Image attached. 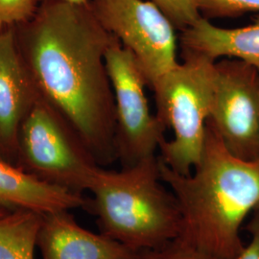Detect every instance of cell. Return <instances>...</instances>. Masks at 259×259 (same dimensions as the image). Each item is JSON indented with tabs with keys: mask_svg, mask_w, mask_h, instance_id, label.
<instances>
[{
	"mask_svg": "<svg viewBox=\"0 0 259 259\" xmlns=\"http://www.w3.org/2000/svg\"><path fill=\"white\" fill-rule=\"evenodd\" d=\"M14 30L40 97L74 128L100 166L116 160L115 107L106 65L114 37L90 4L41 2Z\"/></svg>",
	"mask_w": 259,
	"mask_h": 259,
	"instance_id": "obj_1",
	"label": "cell"
},
{
	"mask_svg": "<svg viewBox=\"0 0 259 259\" xmlns=\"http://www.w3.org/2000/svg\"><path fill=\"white\" fill-rule=\"evenodd\" d=\"M159 167L182 215L179 239L213 258H236L245 246L242 225L259 204V158L234 156L207 122L202 157L189 175L160 159Z\"/></svg>",
	"mask_w": 259,
	"mask_h": 259,
	"instance_id": "obj_2",
	"label": "cell"
},
{
	"mask_svg": "<svg viewBox=\"0 0 259 259\" xmlns=\"http://www.w3.org/2000/svg\"><path fill=\"white\" fill-rule=\"evenodd\" d=\"M87 207L100 232L137 252L155 250L182 234L176 198L162 181L159 158L149 157L119 171L99 167Z\"/></svg>",
	"mask_w": 259,
	"mask_h": 259,
	"instance_id": "obj_3",
	"label": "cell"
},
{
	"mask_svg": "<svg viewBox=\"0 0 259 259\" xmlns=\"http://www.w3.org/2000/svg\"><path fill=\"white\" fill-rule=\"evenodd\" d=\"M184 62L159 77L150 88L155 95L157 118L173 133L164 139L158 158L171 170L189 175L204 150L206 125L216 85V66L198 55H183Z\"/></svg>",
	"mask_w": 259,
	"mask_h": 259,
	"instance_id": "obj_4",
	"label": "cell"
},
{
	"mask_svg": "<svg viewBox=\"0 0 259 259\" xmlns=\"http://www.w3.org/2000/svg\"><path fill=\"white\" fill-rule=\"evenodd\" d=\"M17 165L81 194L100 167L74 128L40 96L19 128Z\"/></svg>",
	"mask_w": 259,
	"mask_h": 259,
	"instance_id": "obj_5",
	"label": "cell"
},
{
	"mask_svg": "<svg viewBox=\"0 0 259 259\" xmlns=\"http://www.w3.org/2000/svg\"><path fill=\"white\" fill-rule=\"evenodd\" d=\"M106 65L115 107L116 160L122 167L133 166L156 156L166 128L150 109L148 83L137 59L115 37L106 53Z\"/></svg>",
	"mask_w": 259,
	"mask_h": 259,
	"instance_id": "obj_6",
	"label": "cell"
},
{
	"mask_svg": "<svg viewBox=\"0 0 259 259\" xmlns=\"http://www.w3.org/2000/svg\"><path fill=\"white\" fill-rule=\"evenodd\" d=\"M93 15L135 56L149 88L180 63L176 27L151 0H90Z\"/></svg>",
	"mask_w": 259,
	"mask_h": 259,
	"instance_id": "obj_7",
	"label": "cell"
},
{
	"mask_svg": "<svg viewBox=\"0 0 259 259\" xmlns=\"http://www.w3.org/2000/svg\"><path fill=\"white\" fill-rule=\"evenodd\" d=\"M216 85L208 123L236 157L259 158V70L234 59L215 63Z\"/></svg>",
	"mask_w": 259,
	"mask_h": 259,
	"instance_id": "obj_8",
	"label": "cell"
},
{
	"mask_svg": "<svg viewBox=\"0 0 259 259\" xmlns=\"http://www.w3.org/2000/svg\"><path fill=\"white\" fill-rule=\"evenodd\" d=\"M39 93L20 55L14 28L0 30V157L17 164L21 124Z\"/></svg>",
	"mask_w": 259,
	"mask_h": 259,
	"instance_id": "obj_9",
	"label": "cell"
},
{
	"mask_svg": "<svg viewBox=\"0 0 259 259\" xmlns=\"http://www.w3.org/2000/svg\"><path fill=\"white\" fill-rule=\"evenodd\" d=\"M41 259H139L131 250L101 232L95 233L76 221L70 210L44 214L37 233Z\"/></svg>",
	"mask_w": 259,
	"mask_h": 259,
	"instance_id": "obj_10",
	"label": "cell"
},
{
	"mask_svg": "<svg viewBox=\"0 0 259 259\" xmlns=\"http://www.w3.org/2000/svg\"><path fill=\"white\" fill-rule=\"evenodd\" d=\"M87 204L83 194L49 184L0 157V208L44 215L87 207Z\"/></svg>",
	"mask_w": 259,
	"mask_h": 259,
	"instance_id": "obj_11",
	"label": "cell"
},
{
	"mask_svg": "<svg viewBox=\"0 0 259 259\" xmlns=\"http://www.w3.org/2000/svg\"><path fill=\"white\" fill-rule=\"evenodd\" d=\"M181 32L182 55L203 56L213 62L234 59L259 70V15L250 25L232 29L201 17Z\"/></svg>",
	"mask_w": 259,
	"mask_h": 259,
	"instance_id": "obj_12",
	"label": "cell"
},
{
	"mask_svg": "<svg viewBox=\"0 0 259 259\" xmlns=\"http://www.w3.org/2000/svg\"><path fill=\"white\" fill-rule=\"evenodd\" d=\"M42 215L26 210L0 217V259H35Z\"/></svg>",
	"mask_w": 259,
	"mask_h": 259,
	"instance_id": "obj_13",
	"label": "cell"
},
{
	"mask_svg": "<svg viewBox=\"0 0 259 259\" xmlns=\"http://www.w3.org/2000/svg\"><path fill=\"white\" fill-rule=\"evenodd\" d=\"M200 14L204 19L237 18L259 13V0H199Z\"/></svg>",
	"mask_w": 259,
	"mask_h": 259,
	"instance_id": "obj_14",
	"label": "cell"
},
{
	"mask_svg": "<svg viewBox=\"0 0 259 259\" xmlns=\"http://www.w3.org/2000/svg\"><path fill=\"white\" fill-rule=\"evenodd\" d=\"M161 10L177 30L183 31L192 25L202 16L199 0H151Z\"/></svg>",
	"mask_w": 259,
	"mask_h": 259,
	"instance_id": "obj_15",
	"label": "cell"
},
{
	"mask_svg": "<svg viewBox=\"0 0 259 259\" xmlns=\"http://www.w3.org/2000/svg\"><path fill=\"white\" fill-rule=\"evenodd\" d=\"M38 5V0H0V30L26 22L35 15Z\"/></svg>",
	"mask_w": 259,
	"mask_h": 259,
	"instance_id": "obj_16",
	"label": "cell"
},
{
	"mask_svg": "<svg viewBox=\"0 0 259 259\" xmlns=\"http://www.w3.org/2000/svg\"><path fill=\"white\" fill-rule=\"evenodd\" d=\"M139 259H215L180 239L165 246L140 252Z\"/></svg>",
	"mask_w": 259,
	"mask_h": 259,
	"instance_id": "obj_17",
	"label": "cell"
},
{
	"mask_svg": "<svg viewBox=\"0 0 259 259\" xmlns=\"http://www.w3.org/2000/svg\"><path fill=\"white\" fill-rule=\"evenodd\" d=\"M253 213L254 215L247 227L250 235V242L244 246L235 259H259V211Z\"/></svg>",
	"mask_w": 259,
	"mask_h": 259,
	"instance_id": "obj_18",
	"label": "cell"
},
{
	"mask_svg": "<svg viewBox=\"0 0 259 259\" xmlns=\"http://www.w3.org/2000/svg\"><path fill=\"white\" fill-rule=\"evenodd\" d=\"M46 1H62V2L71 3V4H77V5H87V4H90V0H38L39 3L46 2Z\"/></svg>",
	"mask_w": 259,
	"mask_h": 259,
	"instance_id": "obj_19",
	"label": "cell"
},
{
	"mask_svg": "<svg viewBox=\"0 0 259 259\" xmlns=\"http://www.w3.org/2000/svg\"><path fill=\"white\" fill-rule=\"evenodd\" d=\"M7 212H9V211H8V210H5V209H3V208H0V217L3 216L4 214H6Z\"/></svg>",
	"mask_w": 259,
	"mask_h": 259,
	"instance_id": "obj_20",
	"label": "cell"
},
{
	"mask_svg": "<svg viewBox=\"0 0 259 259\" xmlns=\"http://www.w3.org/2000/svg\"><path fill=\"white\" fill-rule=\"evenodd\" d=\"M255 211H259V204H258V206H257V207H256V209H255Z\"/></svg>",
	"mask_w": 259,
	"mask_h": 259,
	"instance_id": "obj_21",
	"label": "cell"
}]
</instances>
